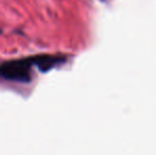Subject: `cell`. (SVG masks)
<instances>
[{
	"mask_svg": "<svg viewBox=\"0 0 156 155\" xmlns=\"http://www.w3.org/2000/svg\"><path fill=\"white\" fill-rule=\"evenodd\" d=\"M33 58L6 61L0 65V78L13 82L28 83L32 80Z\"/></svg>",
	"mask_w": 156,
	"mask_h": 155,
	"instance_id": "6da1fadb",
	"label": "cell"
},
{
	"mask_svg": "<svg viewBox=\"0 0 156 155\" xmlns=\"http://www.w3.org/2000/svg\"><path fill=\"white\" fill-rule=\"evenodd\" d=\"M32 58L34 66H36L41 72H47L50 69L54 68L66 61V58L64 56L49 55V54H41V55H35Z\"/></svg>",
	"mask_w": 156,
	"mask_h": 155,
	"instance_id": "7a4b0ae2",
	"label": "cell"
}]
</instances>
